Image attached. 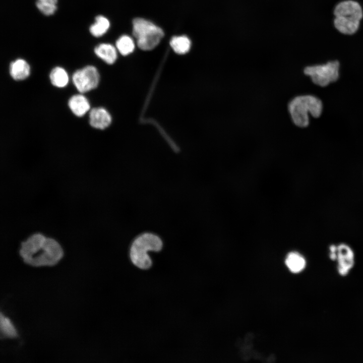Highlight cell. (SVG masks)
Instances as JSON below:
<instances>
[{
    "label": "cell",
    "mask_w": 363,
    "mask_h": 363,
    "mask_svg": "<svg viewBox=\"0 0 363 363\" xmlns=\"http://www.w3.org/2000/svg\"><path fill=\"white\" fill-rule=\"evenodd\" d=\"M336 261L339 274L346 276L355 264V255L352 248L345 243L338 245Z\"/></svg>",
    "instance_id": "cell-8"
},
{
    "label": "cell",
    "mask_w": 363,
    "mask_h": 363,
    "mask_svg": "<svg viewBox=\"0 0 363 363\" xmlns=\"http://www.w3.org/2000/svg\"><path fill=\"white\" fill-rule=\"evenodd\" d=\"M133 34L138 47L143 50L154 48L163 37L162 29L146 19L137 18L133 21Z\"/></svg>",
    "instance_id": "cell-5"
},
{
    "label": "cell",
    "mask_w": 363,
    "mask_h": 363,
    "mask_svg": "<svg viewBox=\"0 0 363 363\" xmlns=\"http://www.w3.org/2000/svg\"><path fill=\"white\" fill-rule=\"evenodd\" d=\"M334 25L342 33L352 34L358 29L362 11L359 4L353 1H345L335 8Z\"/></svg>",
    "instance_id": "cell-4"
},
{
    "label": "cell",
    "mask_w": 363,
    "mask_h": 363,
    "mask_svg": "<svg viewBox=\"0 0 363 363\" xmlns=\"http://www.w3.org/2000/svg\"><path fill=\"white\" fill-rule=\"evenodd\" d=\"M111 122L109 113L103 107H95L89 112V123L92 127L98 129H104Z\"/></svg>",
    "instance_id": "cell-9"
},
{
    "label": "cell",
    "mask_w": 363,
    "mask_h": 363,
    "mask_svg": "<svg viewBox=\"0 0 363 363\" xmlns=\"http://www.w3.org/2000/svg\"><path fill=\"white\" fill-rule=\"evenodd\" d=\"M339 64L334 60L324 65L308 66L305 68L304 74L309 76L313 82L324 87L336 81L339 77Z\"/></svg>",
    "instance_id": "cell-6"
},
{
    "label": "cell",
    "mask_w": 363,
    "mask_h": 363,
    "mask_svg": "<svg viewBox=\"0 0 363 363\" xmlns=\"http://www.w3.org/2000/svg\"><path fill=\"white\" fill-rule=\"evenodd\" d=\"M49 78L51 84L57 87H65L69 82V76L66 71L60 67H56L51 71Z\"/></svg>",
    "instance_id": "cell-15"
},
{
    "label": "cell",
    "mask_w": 363,
    "mask_h": 363,
    "mask_svg": "<svg viewBox=\"0 0 363 363\" xmlns=\"http://www.w3.org/2000/svg\"><path fill=\"white\" fill-rule=\"evenodd\" d=\"M163 246L162 240L157 234L150 232L140 234L131 243L129 251L130 260L139 269H148L152 264L148 252H160Z\"/></svg>",
    "instance_id": "cell-2"
},
{
    "label": "cell",
    "mask_w": 363,
    "mask_h": 363,
    "mask_svg": "<svg viewBox=\"0 0 363 363\" xmlns=\"http://www.w3.org/2000/svg\"><path fill=\"white\" fill-rule=\"evenodd\" d=\"M170 45L175 52L183 54L189 51L191 43L190 39L186 36H178L171 39Z\"/></svg>",
    "instance_id": "cell-16"
},
{
    "label": "cell",
    "mask_w": 363,
    "mask_h": 363,
    "mask_svg": "<svg viewBox=\"0 0 363 363\" xmlns=\"http://www.w3.org/2000/svg\"><path fill=\"white\" fill-rule=\"evenodd\" d=\"M110 27V22L107 18L102 15L97 16L95 22L89 27L90 34L95 37H99L105 34Z\"/></svg>",
    "instance_id": "cell-14"
},
{
    "label": "cell",
    "mask_w": 363,
    "mask_h": 363,
    "mask_svg": "<svg viewBox=\"0 0 363 363\" xmlns=\"http://www.w3.org/2000/svg\"><path fill=\"white\" fill-rule=\"evenodd\" d=\"M116 48L123 55L132 53L135 49V43L133 39L128 35L121 36L116 41Z\"/></svg>",
    "instance_id": "cell-17"
},
{
    "label": "cell",
    "mask_w": 363,
    "mask_h": 363,
    "mask_svg": "<svg viewBox=\"0 0 363 363\" xmlns=\"http://www.w3.org/2000/svg\"><path fill=\"white\" fill-rule=\"evenodd\" d=\"M321 101L311 95H304L293 98L288 103L287 109L293 124L300 128L309 124V114L319 117L322 111Z\"/></svg>",
    "instance_id": "cell-3"
},
{
    "label": "cell",
    "mask_w": 363,
    "mask_h": 363,
    "mask_svg": "<svg viewBox=\"0 0 363 363\" xmlns=\"http://www.w3.org/2000/svg\"><path fill=\"white\" fill-rule=\"evenodd\" d=\"M58 0H37L36 6L44 15L49 16L55 13L57 10Z\"/></svg>",
    "instance_id": "cell-19"
},
{
    "label": "cell",
    "mask_w": 363,
    "mask_h": 363,
    "mask_svg": "<svg viewBox=\"0 0 363 363\" xmlns=\"http://www.w3.org/2000/svg\"><path fill=\"white\" fill-rule=\"evenodd\" d=\"M64 254L58 241L40 232L30 234L21 242L19 249L23 261L34 267L55 265L62 259Z\"/></svg>",
    "instance_id": "cell-1"
},
{
    "label": "cell",
    "mask_w": 363,
    "mask_h": 363,
    "mask_svg": "<svg viewBox=\"0 0 363 363\" xmlns=\"http://www.w3.org/2000/svg\"><path fill=\"white\" fill-rule=\"evenodd\" d=\"M0 330L1 335L5 337L15 338L17 336L16 329L10 319L1 313Z\"/></svg>",
    "instance_id": "cell-18"
},
{
    "label": "cell",
    "mask_w": 363,
    "mask_h": 363,
    "mask_svg": "<svg viewBox=\"0 0 363 363\" xmlns=\"http://www.w3.org/2000/svg\"><path fill=\"white\" fill-rule=\"evenodd\" d=\"M10 74L15 80H23L27 78L30 73V67L24 59L18 58L11 63L9 67Z\"/></svg>",
    "instance_id": "cell-10"
},
{
    "label": "cell",
    "mask_w": 363,
    "mask_h": 363,
    "mask_svg": "<svg viewBox=\"0 0 363 363\" xmlns=\"http://www.w3.org/2000/svg\"><path fill=\"white\" fill-rule=\"evenodd\" d=\"M116 48L109 43H102L96 46L95 54L106 64H113L117 58Z\"/></svg>",
    "instance_id": "cell-12"
},
{
    "label": "cell",
    "mask_w": 363,
    "mask_h": 363,
    "mask_svg": "<svg viewBox=\"0 0 363 363\" xmlns=\"http://www.w3.org/2000/svg\"><path fill=\"white\" fill-rule=\"evenodd\" d=\"M337 245H331L329 247V258L332 261H336L337 258Z\"/></svg>",
    "instance_id": "cell-20"
},
{
    "label": "cell",
    "mask_w": 363,
    "mask_h": 363,
    "mask_svg": "<svg viewBox=\"0 0 363 363\" xmlns=\"http://www.w3.org/2000/svg\"><path fill=\"white\" fill-rule=\"evenodd\" d=\"M68 105L76 116H83L90 109V104L84 95L79 94L73 95L69 100Z\"/></svg>",
    "instance_id": "cell-11"
},
{
    "label": "cell",
    "mask_w": 363,
    "mask_h": 363,
    "mask_svg": "<svg viewBox=\"0 0 363 363\" xmlns=\"http://www.w3.org/2000/svg\"><path fill=\"white\" fill-rule=\"evenodd\" d=\"M72 81L78 91L83 93L97 86L99 81V74L94 66H87L74 73Z\"/></svg>",
    "instance_id": "cell-7"
},
{
    "label": "cell",
    "mask_w": 363,
    "mask_h": 363,
    "mask_svg": "<svg viewBox=\"0 0 363 363\" xmlns=\"http://www.w3.org/2000/svg\"><path fill=\"white\" fill-rule=\"evenodd\" d=\"M285 263L289 270L293 273L301 272L306 266V260L302 255L295 252L289 253Z\"/></svg>",
    "instance_id": "cell-13"
}]
</instances>
